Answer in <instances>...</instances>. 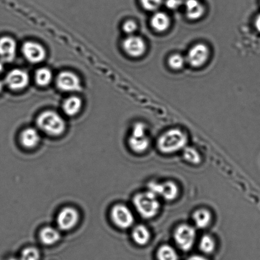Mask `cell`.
I'll return each mask as SVG.
<instances>
[{"mask_svg":"<svg viewBox=\"0 0 260 260\" xmlns=\"http://www.w3.org/2000/svg\"><path fill=\"white\" fill-rule=\"evenodd\" d=\"M3 89H4V83H3L2 81L0 80V93H2Z\"/></svg>","mask_w":260,"mask_h":260,"instance_id":"obj_34","label":"cell"},{"mask_svg":"<svg viewBox=\"0 0 260 260\" xmlns=\"http://www.w3.org/2000/svg\"><path fill=\"white\" fill-rule=\"evenodd\" d=\"M186 17L191 20L200 19L205 15V7L200 0H185Z\"/></svg>","mask_w":260,"mask_h":260,"instance_id":"obj_15","label":"cell"},{"mask_svg":"<svg viewBox=\"0 0 260 260\" xmlns=\"http://www.w3.org/2000/svg\"><path fill=\"white\" fill-rule=\"evenodd\" d=\"M143 9L149 12L156 11L164 4L165 0H139Z\"/></svg>","mask_w":260,"mask_h":260,"instance_id":"obj_27","label":"cell"},{"mask_svg":"<svg viewBox=\"0 0 260 260\" xmlns=\"http://www.w3.org/2000/svg\"><path fill=\"white\" fill-rule=\"evenodd\" d=\"M150 25L155 32L163 33L169 29L171 19L169 15L162 12H155L150 19Z\"/></svg>","mask_w":260,"mask_h":260,"instance_id":"obj_17","label":"cell"},{"mask_svg":"<svg viewBox=\"0 0 260 260\" xmlns=\"http://www.w3.org/2000/svg\"><path fill=\"white\" fill-rule=\"evenodd\" d=\"M188 142L187 134L178 128L166 131L157 139V149L162 154H172L185 149Z\"/></svg>","mask_w":260,"mask_h":260,"instance_id":"obj_1","label":"cell"},{"mask_svg":"<svg viewBox=\"0 0 260 260\" xmlns=\"http://www.w3.org/2000/svg\"><path fill=\"white\" fill-rule=\"evenodd\" d=\"M82 108V101L78 96H71L66 99L62 104V109L65 114L74 117L80 113Z\"/></svg>","mask_w":260,"mask_h":260,"instance_id":"obj_18","label":"cell"},{"mask_svg":"<svg viewBox=\"0 0 260 260\" xmlns=\"http://www.w3.org/2000/svg\"><path fill=\"white\" fill-rule=\"evenodd\" d=\"M255 27L256 30L260 32V14L257 16L255 20Z\"/></svg>","mask_w":260,"mask_h":260,"instance_id":"obj_32","label":"cell"},{"mask_svg":"<svg viewBox=\"0 0 260 260\" xmlns=\"http://www.w3.org/2000/svg\"><path fill=\"white\" fill-rule=\"evenodd\" d=\"M130 149L136 154H141L146 152L150 146V139L146 132L144 133H133L128 139Z\"/></svg>","mask_w":260,"mask_h":260,"instance_id":"obj_14","label":"cell"},{"mask_svg":"<svg viewBox=\"0 0 260 260\" xmlns=\"http://www.w3.org/2000/svg\"><path fill=\"white\" fill-rule=\"evenodd\" d=\"M29 83V76L26 71L20 69H14L7 74L5 83L10 89L20 91L27 88Z\"/></svg>","mask_w":260,"mask_h":260,"instance_id":"obj_11","label":"cell"},{"mask_svg":"<svg viewBox=\"0 0 260 260\" xmlns=\"http://www.w3.org/2000/svg\"><path fill=\"white\" fill-rule=\"evenodd\" d=\"M164 4L167 9L176 10L184 4V0H165Z\"/></svg>","mask_w":260,"mask_h":260,"instance_id":"obj_30","label":"cell"},{"mask_svg":"<svg viewBox=\"0 0 260 260\" xmlns=\"http://www.w3.org/2000/svg\"><path fill=\"white\" fill-rule=\"evenodd\" d=\"M4 62H2V61H0V73H2L3 72V71L4 70Z\"/></svg>","mask_w":260,"mask_h":260,"instance_id":"obj_33","label":"cell"},{"mask_svg":"<svg viewBox=\"0 0 260 260\" xmlns=\"http://www.w3.org/2000/svg\"><path fill=\"white\" fill-rule=\"evenodd\" d=\"M40 258L39 250L34 247H28L22 251L20 260H39Z\"/></svg>","mask_w":260,"mask_h":260,"instance_id":"obj_28","label":"cell"},{"mask_svg":"<svg viewBox=\"0 0 260 260\" xmlns=\"http://www.w3.org/2000/svg\"><path fill=\"white\" fill-rule=\"evenodd\" d=\"M192 219L195 225L198 228H207L212 220V215L207 209H199L193 213Z\"/></svg>","mask_w":260,"mask_h":260,"instance_id":"obj_19","label":"cell"},{"mask_svg":"<svg viewBox=\"0 0 260 260\" xmlns=\"http://www.w3.org/2000/svg\"><path fill=\"white\" fill-rule=\"evenodd\" d=\"M57 88L65 93H73L81 90L80 78L75 73L64 71L58 74L56 80Z\"/></svg>","mask_w":260,"mask_h":260,"instance_id":"obj_9","label":"cell"},{"mask_svg":"<svg viewBox=\"0 0 260 260\" xmlns=\"http://www.w3.org/2000/svg\"><path fill=\"white\" fill-rule=\"evenodd\" d=\"M9 260H18V259H14V258H12V259H9Z\"/></svg>","mask_w":260,"mask_h":260,"instance_id":"obj_35","label":"cell"},{"mask_svg":"<svg viewBox=\"0 0 260 260\" xmlns=\"http://www.w3.org/2000/svg\"><path fill=\"white\" fill-rule=\"evenodd\" d=\"M173 237L179 248L183 251H188L195 243L196 230L188 224H181L176 228Z\"/></svg>","mask_w":260,"mask_h":260,"instance_id":"obj_4","label":"cell"},{"mask_svg":"<svg viewBox=\"0 0 260 260\" xmlns=\"http://www.w3.org/2000/svg\"><path fill=\"white\" fill-rule=\"evenodd\" d=\"M183 157L186 161L191 164L198 165L201 162V157L194 148L186 147L183 149Z\"/></svg>","mask_w":260,"mask_h":260,"instance_id":"obj_24","label":"cell"},{"mask_svg":"<svg viewBox=\"0 0 260 260\" xmlns=\"http://www.w3.org/2000/svg\"><path fill=\"white\" fill-rule=\"evenodd\" d=\"M40 140L39 132L33 127H28L20 134V143L23 147L27 149H35L39 145Z\"/></svg>","mask_w":260,"mask_h":260,"instance_id":"obj_16","label":"cell"},{"mask_svg":"<svg viewBox=\"0 0 260 260\" xmlns=\"http://www.w3.org/2000/svg\"><path fill=\"white\" fill-rule=\"evenodd\" d=\"M22 52L24 57L31 63H40L45 60L47 52L42 45L32 41H28L23 44Z\"/></svg>","mask_w":260,"mask_h":260,"instance_id":"obj_12","label":"cell"},{"mask_svg":"<svg viewBox=\"0 0 260 260\" xmlns=\"http://www.w3.org/2000/svg\"><path fill=\"white\" fill-rule=\"evenodd\" d=\"M16 52L17 43L12 38L8 36L0 38V60L2 62H12Z\"/></svg>","mask_w":260,"mask_h":260,"instance_id":"obj_13","label":"cell"},{"mask_svg":"<svg viewBox=\"0 0 260 260\" xmlns=\"http://www.w3.org/2000/svg\"><path fill=\"white\" fill-rule=\"evenodd\" d=\"M215 241L208 234L203 236L200 242V248L203 253L205 254L212 253L215 249Z\"/></svg>","mask_w":260,"mask_h":260,"instance_id":"obj_25","label":"cell"},{"mask_svg":"<svg viewBox=\"0 0 260 260\" xmlns=\"http://www.w3.org/2000/svg\"><path fill=\"white\" fill-rule=\"evenodd\" d=\"M133 203L138 213L145 219L154 218L159 213L160 203L156 195L149 190L137 193Z\"/></svg>","mask_w":260,"mask_h":260,"instance_id":"obj_3","label":"cell"},{"mask_svg":"<svg viewBox=\"0 0 260 260\" xmlns=\"http://www.w3.org/2000/svg\"><path fill=\"white\" fill-rule=\"evenodd\" d=\"M186 63H187L186 58L180 53H174V54L170 55L168 60V64L170 68L175 71L182 70L184 67Z\"/></svg>","mask_w":260,"mask_h":260,"instance_id":"obj_26","label":"cell"},{"mask_svg":"<svg viewBox=\"0 0 260 260\" xmlns=\"http://www.w3.org/2000/svg\"><path fill=\"white\" fill-rule=\"evenodd\" d=\"M210 57V48L205 43H199L190 48L185 58L188 65L198 68L205 65Z\"/></svg>","mask_w":260,"mask_h":260,"instance_id":"obj_7","label":"cell"},{"mask_svg":"<svg viewBox=\"0 0 260 260\" xmlns=\"http://www.w3.org/2000/svg\"><path fill=\"white\" fill-rule=\"evenodd\" d=\"M184 1H185V0H184Z\"/></svg>","mask_w":260,"mask_h":260,"instance_id":"obj_36","label":"cell"},{"mask_svg":"<svg viewBox=\"0 0 260 260\" xmlns=\"http://www.w3.org/2000/svg\"><path fill=\"white\" fill-rule=\"evenodd\" d=\"M138 28L137 22L134 20H128L124 22L123 30L126 34L129 35H134Z\"/></svg>","mask_w":260,"mask_h":260,"instance_id":"obj_29","label":"cell"},{"mask_svg":"<svg viewBox=\"0 0 260 260\" xmlns=\"http://www.w3.org/2000/svg\"><path fill=\"white\" fill-rule=\"evenodd\" d=\"M41 242L46 246H52L58 243L60 239L59 231L51 226L43 228L40 233Z\"/></svg>","mask_w":260,"mask_h":260,"instance_id":"obj_20","label":"cell"},{"mask_svg":"<svg viewBox=\"0 0 260 260\" xmlns=\"http://www.w3.org/2000/svg\"><path fill=\"white\" fill-rule=\"evenodd\" d=\"M37 124L40 131L53 137L61 136L66 129L64 120L53 111H45L40 114L37 119Z\"/></svg>","mask_w":260,"mask_h":260,"instance_id":"obj_2","label":"cell"},{"mask_svg":"<svg viewBox=\"0 0 260 260\" xmlns=\"http://www.w3.org/2000/svg\"><path fill=\"white\" fill-rule=\"evenodd\" d=\"M80 220V214L75 208H63L57 216L58 228L62 231H69L75 227Z\"/></svg>","mask_w":260,"mask_h":260,"instance_id":"obj_10","label":"cell"},{"mask_svg":"<svg viewBox=\"0 0 260 260\" xmlns=\"http://www.w3.org/2000/svg\"><path fill=\"white\" fill-rule=\"evenodd\" d=\"M123 47L124 52L129 57L138 58L145 54L147 45L142 37L137 35H129L123 40Z\"/></svg>","mask_w":260,"mask_h":260,"instance_id":"obj_8","label":"cell"},{"mask_svg":"<svg viewBox=\"0 0 260 260\" xmlns=\"http://www.w3.org/2000/svg\"><path fill=\"white\" fill-rule=\"evenodd\" d=\"M188 260H208L207 258H206L205 257L200 255H193L190 256Z\"/></svg>","mask_w":260,"mask_h":260,"instance_id":"obj_31","label":"cell"},{"mask_svg":"<svg viewBox=\"0 0 260 260\" xmlns=\"http://www.w3.org/2000/svg\"><path fill=\"white\" fill-rule=\"evenodd\" d=\"M53 75L49 69L42 68L38 69L35 73V81L38 85L46 86L52 82Z\"/></svg>","mask_w":260,"mask_h":260,"instance_id":"obj_22","label":"cell"},{"mask_svg":"<svg viewBox=\"0 0 260 260\" xmlns=\"http://www.w3.org/2000/svg\"><path fill=\"white\" fill-rule=\"evenodd\" d=\"M148 190L154 193L157 197H160L165 200L173 201L178 197L179 188L172 181L159 183L150 182L147 185Z\"/></svg>","mask_w":260,"mask_h":260,"instance_id":"obj_5","label":"cell"},{"mask_svg":"<svg viewBox=\"0 0 260 260\" xmlns=\"http://www.w3.org/2000/svg\"><path fill=\"white\" fill-rule=\"evenodd\" d=\"M133 240L139 246H145L149 243L150 239V233L147 226L139 225L135 226L132 230Z\"/></svg>","mask_w":260,"mask_h":260,"instance_id":"obj_21","label":"cell"},{"mask_svg":"<svg viewBox=\"0 0 260 260\" xmlns=\"http://www.w3.org/2000/svg\"><path fill=\"white\" fill-rule=\"evenodd\" d=\"M111 218L114 225L121 229H127L134 225V214L125 205L118 204L114 206L111 211Z\"/></svg>","mask_w":260,"mask_h":260,"instance_id":"obj_6","label":"cell"},{"mask_svg":"<svg viewBox=\"0 0 260 260\" xmlns=\"http://www.w3.org/2000/svg\"><path fill=\"white\" fill-rule=\"evenodd\" d=\"M157 256L158 260H178V256L177 251L172 246L164 244L159 247L157 250Z\"/></svg>","mask_w":260,"mask_h":260,"instance_id":"obj_23","label":"cell"}]
</instances>
